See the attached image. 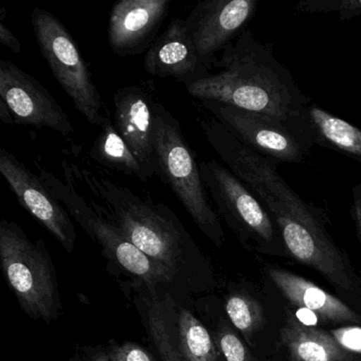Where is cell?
<instances>
[{
    "mask_svg": "<svg viewBox=\"0 0 361 361\" xmlns=\"http://www.w3.org/2000/svg\"><path fill=\"white\" fill-rule=\"evenodd\" d=\"M214 68L219 73L185 86L190 96L280 118L301 126L307 135L303 111L310 100L288 68L250 29L223 50Z\"/></svg>",
    "mask_w": 361,
    "mask_h": 361,
    "instance_id": "cell-1",
    "label": "cell"
},
{
    "mask_svg": "<svg viewBox=\"0 0 361 361\" xmlns=\"http://www.w3.org/2000/svg\"><path fill=\"white\" fill-rule=\"evenodd\" d=\"M78 180L106 209L128 240L149 259L174 274L187 242V233L166 204L142 200L124 185L80 168L69 160Z\"/></svg>",
    "mask_w": 361,
    "mask_h": 361,
    "instance_id": "cell-2",
    "label": "cell"
},
{
    "mask_svg": "<svg viewBox=\"0 0 361 361\" xmlns=\"http://www.w3.org/2000/svg\"><path fill=\"white\" fill-rule=\"evenodd\" d=\"M35 166L48 189L113 263L149 286L170 280L172 274L128 240L103 204H99L90 194L85 197L80 194L68 160L62 162L65 181L54 176L39 160Z\"/></svg>",
    "mask_w": 361,
    "mask_h": 361,
    "instance_id": "cell-3",
    "label": "cell"
},
{
    "mask_svg": "<svg viewBox=\"0 0 361 361\" xmlns=\"http://www.w3.org/2000/svg\"><path fill=\"white\" fill-rule=\"evenodd\" d=\"M153 139L157 176L172 189L198 228L215 244H223V228L209 202L195 154L185 141L178 120L158 102Z\"/></svg>",
    "mask_w": 361,
    "mask_h": 361,
    "instance_id": "cell-4",
    "label": "cell"
},
{
    "mask_svg": "<svg viewBox=\"0 0 361 361\" xmlns=\"http://www.w3.org/2000/svg\"><path fill=\"white\" fill-rule=\"evenodd\" d=\"M0 261L4 274L24 312L51 322L61 310L58 285L45 243L33 244L12 221H0Z\"/></svg>",
    "mask_w": 361,
    "mask_h": 361,
    "instance_id": "cell-5",
    "label": "cell"
},
{
    "mask_svg": "<svg viewBox=\"0 0 361 361\" xmlns=\"http://www.w3.org/2000/svg\"><path fill=\"white\" fill-rule=\"evenodd\" d=\"M31 23L42 54L75 109L90 124L102 126L105 120L101 114L102 98L87 63L66 27L42 8L33 10Z\"/></svg>",
    "mask_w": 361,
    "mask_h": 361,
    "instance_id": "cell-6",
    "label": "cell"
},
{
    "mask_svg": "<svg viewBox=\"0 0 361 361\" xmlns=\"http://www.w3.org/2000/svg\"><path fill=\"white\" fill-rule=\"evenodd\" d=\"M200 104L243 145L276 164H302L310 155L312 145L297 124L214 101Z\"/></svg>",
    "mask_w": 361,
    "mask_h": 361,
    "instance_id": "cell-7",
    "label": "cell"
},
{
    "mask_svg": "<svg viewBox=\"0 0 361 361\" xmlns=\"http://www.w3.org/2000/svg\"><path fill=\"white\" fill-rule=\"evenodd\" d=\"M200 169L209 195L234 231L263 246L283 243L276 223L261 200L229 169L214 159L200 162Z\"/></svg>",
    "mask_w": 361,
    "mask_h": 361,
    "instance_id": "cell-8",
    "label": "cell"
},
{
    "mask_svg": "<svg viewBox=\"0 0 361 361\" xmlns=\"http://www.w3.org/2000/svg\"><path fill=\"white\" fill-rule=\"evenodd\" d=\"M257 6V0H207L193 8L185 23L194 47L209 71L214 68L216 54L248 29Z\"/></svg>",
    "mask_w": 361,
    "mask_h": 361,
    "instance_id": "cell-9",
    "label": "cell"
},
{
    "mask_svg": "<svg viewBox=\"0 0 361 361\" xmlns=\"http://www.w3.org/2000/svg\"><path fill=\"white\" fill-rule=\"evenodd\" d=\"M0 99L7 103L16 124L51 128L65 137L75 132L68 115L45 86L9 61L0 62Z\"/></svg>",
    "mask_w": 361,
    "mask_h": 361,
    "instance_id": "cell-10",
    "label": "cell"
},
{
    "mask_svg": "<svg viewBox=\"0 0 361 361\" xmlns=\"http://www.w3.org/2000/svg\"><path fill=\"white\" fill-rule=\"evenodd\" d=\"M0 173L20 204L39 221L68 252L75 248L77 231L62 202L39 175L33 174L13 154L0 149Z\"/></svg>",
    "mask_w": 361,
    "mask_h": 361,
    "instance_id": "cell-11",
    "label": "cell"
},
{
    "mask_svg": "<svg viewBox=\"0 0 361 361\" xmlns=\"http://www.w3.org/2000/svg\"><path fill=\"white\" fill-rule=\"evenodd\" d=\"M170 0H121L109 16V47L118 56H134L153 45L168 16Z\"/></svg>",
    "mask_w": 361,
    "mask_h": 361,
    "instance_id": "cell-12",
    "label": "cell"
},
{
    "mask_svg": "<svg viewBox=\"0 0 361 361\" xmlns=\"http://www.w3.org/2000/svg\"><path fill=\"white\" fill-rule=\"evenodd\" d=\"M156 103L153 92L141 86L122 87L114 94L116 130L149 179L157 176L153 139Z\"/></svg>",
    "mask_w": 361,
    "mask_h": 361,
    "instance_id": "cell-13",
    "label": "cell"
},
{
    "mask_svg": "<svg viewBox=\"0 0 361 361\" xmlns=\"http://www.w3.org/2000/svg\"><path fill=\"white\" fill-rule=\"evenodd\" d=\"M145 71L157 78H172L183 85L210 75L190 37L187 23L175 18L147 49Z\"/></svg>",
    "mask_w": 361,
    "mask_h": 361,
    "instance_id": "cell-14",
    "label": "cell"
},
{
    "mask_svg": "<svg viewBox=\"0 0 361 361\" xmlns=\"http://www.w3.org/2000/svg\"><path fill=\"white\" fill-rule=\"evenodd\" d=\"M268 274L293 305L310 310L323 321L361 324V316L310 281L276 267L268 268Z\"/></svg>",
    "mask_w": 361,
    "mask_h": 361,
    "instance_id": "cell-15",
    "label": "cell"
},
{
    "mask_svg": "<svg viewBox=\"0 0 361 361\" xmlns=\"http://www.w3.org/2000/svg\"><path fill=\"white\" fill-rule=\"evenodd\" d=\"M312 145L326 147L361 162V130L314 103L303 111Z\"/></svg>",
    "mask_w": 361,
    "mask_h": 361,
    "instance_id": "cell-16",
    "label": "cell"
},
{
    "mask_svg": "<svg viewBox=\"0 0 361 361\" xmlns=\"http://www.w3.org/2000/svg\"><path fill=\"white\" fill-rule=\"evenodd\" d=\"M281 339L293 361H348L350 354L322 329L308 326L288 317Z\"/></svg>",
    "mask_w": 361,
    "mask_h": 361,
    "instance_id": "cell-17",
    "label": "cell"
},
{
    "mask_svg": "<svg viewBox=\"0 0 361 361\" xmlns=\"http://www.w3.org/2000/svg\"><path fill=\"white\" fill-rule=\"evenodd\" d=\"M102 132L92 145V156L103 166L136 177L142 183L149 180L139 160L128 147V143L116 130L115 124L105 117L101 126Z\"/></svg>",
    "mask_w": 361,
    "mask_h": 361,
    "instance_id": "cell-18",
    "label": "cell"
},
{
    "mask_svg": "<svg viewBox=\"0 0 361 361\" xmlns=\"http://www.w3.org/2000/svg\"><path fill=\"white\" fill-rule=\"evenodd\" d=\"M178 333L183 361H219V352L210 334L183 308L179 310Z\"/></svg>",
    "mask_w": 361,
    "mask_h": 361,
    "instance_id": "cell-19",
    "label": "cell"
},
{
    "mask_svg": "<svg viewBox=\"0 0 361 361\" xmlns=\"http://www.w3.org/2000/svg\"><path fill=\"white\" fill-rule=\"evenodd\" d=\"M226 312L234 326L246 338L249 343L264 323L261 304L250 295L233 293L226 302Z\"/></svg>",
    "mask_w": 361,
    "mask_h": 361,
    "instance_id": "cell-20",
    "label": "cell"
},
{
    "mask_svg": "<svg viewBox=\"0 0 361 361\" xmlns=\"http://www.w3.org/2000/svg\"><path fill=\"white\" fill-rule=\"evenodd\" d=\"M147 327L156 348L164 361H183L181 356L180 345L175 342L172 335V329L166 320L164 308L160 307L157 299L147 300L145 310Z\"/></svg>",
    "mask_w": 361,
    "mask_h": 361,
    "instance_id": "cell-21",
    "label": "cell"
},
{
    "mask_svg": "<svg viewBox=\"0 0 361 361\" xmlns=\"http://www.w3.org/2000/svg\"><path fill=\"white\" fill-rule=\"evenodd\" d=\"M295 9L306 14L337 12L340 22H345L361 16V0H300Z\"/></svg>",
    "mask_w": 361,
    "mask_h": 361,
    "instance_id": "cell-22",
    "label": "cell"
},
{
    "mask_svg": "<svg viewBox=\"0 0 361 361\" xmlns=\"http://www.w3.org/2000/svg\"><path fill=\"white\" fill-rule=\"evenodd\" d=\"M216 343L227 361H252L246 346L230 329H221L217 333Z\"/></svg>",
    "mask_w": 361,
    "mask_h": 361,
    "instance_id": "cell-23",
    "label": "cell"
},
{
    "mask_svg": "<svg viewBox=\"0 0 361 361\" xmlns=\"http://www.w3.org/2000/svg\"><path fill=\"white\" fill-rule=\"evenodd\" d=\"M107 355L111 361H154L145 348L133 342L115 346Z\"/></svg>",
    "mask_w": 361,
    "mask_h": 361,
    "instance_id": "cell-24",
    "label": "cell"
},
{
    "mask_svg": "<svg viewBox=\"0 0 361 361\" xmlns=\"http://www.w3.org/2000/svg\"><path fill=\"white\" fill-rule=\"evenodd\" d=\"M331 333L344 350L361 352V329L359 327L340 329Z\"/></svg>",
    "mask_w": 361,
    "mask_h": 361,
    "instance_id": "cell-25",
    "label": "cell"
},
{
    "mask_svg": "<svg viewBox=\"0 0 361 361\" xmlns=\"http://www.w3.org/2000/svg\"><path fill=\"white\" fill-rule=\"evenodd\" d=\"M6 9H0V43L5 47L9 48L14 54H20L22 45L18 37L12 32L11 29L5 24Z\"/></svg>",
    "mask_w": 361,
    "mask_h": 361,
    "instance_id": "cell-26",
    "label": "cell"
},
{
    "mask_svg": "<svg viewBox=\"0 0 361 361\" xmlns=\"http://www.w3.org/2000/svg\"><path fill=\"white\" fill-rule=\"evenodd\" d=\"M350 214L356 225L357 233L361 243V185H355L352 188V206Z\"/></svg>",
    "mask_w": 361,
    "mask_h": 361,
    "instance_id": "cell-27",
    "label": "cell"
},
{
    "mask_svg": "<svg viewBox=\"0 0 361 361\" xmlns=\"http://www.w3.org/2000/svg\"><path fill=\"white\" fill-rule=\"evenodd\" d=\"M0 120L9 126H16L13 115L5 101L0 99Z\"/></svg>",
    "mask_w": 361,
    "mask_h": 361,
    "instance_id": "cell-28",
    "label": "cell"
},
{
    "mask_svg": "<svg viewBox=\"0 0 361 361\" xmlns=\"http://www.w3.org/2000/svg\"><path fill=\"white\" fill-rule=\"evenodd\" d=\"M90 361H111V359H109V355L105 354V353H100V354L96 355Z\"/></svg>",
    "mask_w": 361,
    "mask_h": 361,
    "instance_id": "cell-29",
    "label": "cell"
}]
</instances>
